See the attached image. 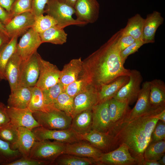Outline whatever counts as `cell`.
I'll use <instances>...</instances> for the list:
<instances>
[{
  "label": "cell",
  "mask_w": 165,
  "mask_h": 165,
  "mask_svg": "<svg viewBox=\"0 0 165 165\" xmlns=\"http://www.w3.org/2000/svg\"><path fill=\"white\" fill-rule=\"evenodd\" d=\"M80 136L82 140L88 142L103 153L110 152L119 146L112 135L95 130H91L89 132Z\"/></svg>",
  "instance_id": "obj_13"
},
{
  "label": "cell",
  "mask_w": 165,
  "mask_h": 165,
  "mask_svg": "<svg viewBox=\"0 0 165 165\" xmlns=\"http://www.w3.org/2000/svg\"><path fill=\"white\" fill-rule=\"evenodd\" d=\"M15 0H0V6L10 13L12 6Z\"/></svg>",
  "instance_id": "obj_49"
},
{
  "label": "cell",
  "mask_w": 165,
  "mask_h": 165,
  "mask_svg": "<svg viewBox=\"0 0 165 165\" xmlns=\"http://www.w3.org/2000/svg\"><path fill=\"white\" fill-rule=\"evenodd\" d=\"M163 21L164 18L157 11L147 15L145 19L142 33V40L144 44L155 42L156 32Z\"/></svg>",
  "instance_id": "obj_22"
},
{
  "label": "cell",
  "mask_w": 165,
  "mask_h": 165,
  "mask_svg": "<svg viewBox=\"0 0 165 165\" xmlns=\"http://www.w3.org/2000/svg\"><path fill=\"white\" fill-rule=\"evenodd\" d=\"M50 0H32L31 13L35 17L43 15L45 8Z\"/></svg>",
  "instance_id": "obj_44"
},
{
  "label": "cell",
  "mask_w": 165,
  "mask_h": 165,
  "mask_svg": "<svg viewBox=\"0 0 165 165\" xmlns=\"http://www.w3.org/2000/svg\"><path fill=\"white\" fill-rule=\"evenodd\" d=\"M33 116L40 126L50 130L70 128L72 120V117L55 108L46 112H34Z\"/></svg>",
  "instance_id": "obj_5"
},
{
  "label": "cell",
  "mask_w": 165,
  "mask_h": 165,
  "mask_svg": "<svg viewBox=\"0 0 165 165\" xmlns=\"http://www.w3.org/2000/svg\"><path fill=\"white\" fill-rule=\"evenodd\" d=\"M69 5L74 7L77 0H59Z\"/></svg>",
  "instance_id": "obj_53"
},
{
  "label": "cell",
  "mask_w": 165,
  "mask_h": 165,
  "mask_svg": "<svg viewBox=\"0 0 165 165\" xmlns=\"http://www.w3.org/2000/svg\"><path fill=\"white\" fill-rule=\"evenodd\" d=\"M140 165H160V164L157 161L144 160L142 162Z\"/></svg>",
  "instance_id": "obj_51"
},
{
  "label": "cell",
  "mask_w": 165,
  "mask_h": 165,
  "mask_svg": "<svg viewBox=\"0 0 165 165\" xmlns=\"http://www.w3.org/2000/svg\"><path fill=\"white\" fill-rule=\"evenodd\" d=\"M53 165H97V163L95 160L92 158L63 154L55 160Z\"/></svg>",
  "instance_id": "obj_32"
},
{
  "label": "cell",
  "mask_w": 165,
  "mask_h": 165,
  "mask_svg": "<svg viewBox=\"0 0 165 165\" xmlns=\"http://www.w3.org/2000/svg\"><path fill=\"white\" fill-rule=\"evenodd\" d=\"M13 18L10 13L0 6V21L5 26Z\"/></svg>",
  "instance_id": "obj_48"
},
{
  "label": "cell",
  "mask_w": 165,
  "mask_h": 165,
  "mask_svg": "<svg viewBox=\"0 0 165 165\" xmlns=\"http://www.w3.org/2000/svg\"><path fill=\"white\" fill-rule=\"evenodd\" d=\"M42 91L45 104L48 106L53 107L54 103L60 94L64 92V90L62 86L58 82Z\"/></svg>",
  "instance_id": "obj_39"
},
{
  "label": "cell",
  "mask_w": 165,
  "mask_h": 165,
  "mask_svg": "<svg viewBox=\"0 0 165 165\" xmlns=\"http://www.w3.org/2000/svg\"><path fill=\"white\" fill-rule=\"evenodd\" d=\"M28 108L33 112L37 111L46 112L54 108L45 104L42 90L35 86L32 88L31 98Z\"/></svg>",
  "instance_id": "obj_33"
},
{
  "label": "cell",
  "mask_w": 165,
  "mask_h": 165,
  "mask_svg": "<svg viewBox=\"0 0 165 165\" xmlns=\"http://www.w3.org/2000/svg\"><path fill=\"white\" fill-rule=\"evenodd\" d=\"M74 8L79 21L92 24L98 19L100 5L97 0H77Z\"/></svg>",
  "instance_id": "obj_14"
},
{
  "label": "cell",
  "mask_w": 165,
  "mask_h": 165,
  "mask_svg": "<svg viewBox=\"0 0 165 165\" xmlns=\"http://www.w3.org/2000/svg\"><path fill=\"white\" fill-rule=\"evenodd\" d=\"M89 86L83 79L79 78L76 80L68 85L65 88L64 92L70 96L74 98Z\"/></svg>",
  "instance_id": "obj_40"
},
{
  "label": "cell",
  "mask_w": 165,
  "mask_h": 165,
  "mask_svg": "<svg viewBox=\"0 0 165 165\" xmlns=\"http://www.w3.org/2000/svg\"><path fill=\"white\" fill-rule=\"evenodd\" d=\"M10 39L8 35L0 31V50L9 41Z\"/></svg>",
  "instance_id": "obj_50"
},
{
  "label": "cell",
  "mask_w": 165,
  "mask_h": 165,
  "mask_svg": "<svg viewBox=\"0 0 165 165\" xmlns=\"http://www.w3.org/2000/svg\"><path fill=\"white\" fill-rule=\"evenodd\" d=\"M149 81H145L142 85L135 105L130 109L123 123L132 120L152 110L149 105Z\"/></svg>",
  "instance_id": "obj_19"
},
{
  "label": "cell",
  "mask_w": 165,
  "mask_h": 165,
  "mask_svg": "<svg viewBox=\"0 0 165 165\" xmlns=\"http://www.w3.org/2000/svg\"><path fill=\"white\" fill-rule=\"evenodd\" d=\"M144 21L140 14H136L128 19L126 26L122 29L123 34L130 35L136 40L142 39Z\"/></svg>",
  "instance_id": "obj_30"
},
{
  "label": "cell",
  "mask_w": 165,
  "mask_h": 165,
  "mask_svg": "<svg viewBox=\"0 0 165 165\" xmlns=\"http://www.w3.org/2000/svg\"><path fill=\"white\" fill-rule=\"evenodd\" d=\"M144 44L142 39L136 40L132 44L121 51L120 55L123 64H124L129 56L137 52Z\"/></svg>",
  "instance_id": "obj_42"
},
{
  "label": "cell",
  "mask_w": 165,
  "mask_h": 165,
  "mask_svg": "<svg viewBox=\"0 0 165 165\" xmlns=\"http://www.w3.org/2000/svg\"><path fill=\"white\" fill-rule=\"evenodd\" d=\"M45 13L57 22V25L64 29L72 25H83L86 24L72 17L75 13L74 7L59 0H50L46 6Z\"/></svg>",
  "instance_id": "obj_4"
},
{
  "label": "cell",
  "mask_w": 165,
  "mask_h": 165,
  "mask_svg": "<svg viewBox=\"0 0 165 165\" xmlns=\"http://www.w3.org/2000/svg\"><path fill=\"white\" fill-rule=\"evenodd\" d=\"M66 143L49 140L36 141L30 151L29 158L53 165L55 160L64 154Z\"/></svg>",
  "instance_id": "obj_3"
},
{
  "label": "cell",
  "mask_w": 165,
  "mask_h": 165,
  "mask_svg": "<svg viewBox=\"0 0 165 165\" xmlns=\"http://www.w3.org/2000/svg\"><path fill=\"white\" fill-rule=\"evenodd\" d=\"M32 87L19 86L9 96L7 107L17 108H28L31 97Z\"/></svg>",
  "instance_id": "obj_26"
},
{
  "label": "cell",
  "mask_w": 165,
  "mask_h": 165,
  "mask_svg": "<svg viewBox=\"0 0 165 165\" xmlns=\"http://www.w3.org/2000/svg\"><path fill=\"white\" fill-rule=\"evenodd\" d=\"M97 165H135L139 164L138 161L133 157L128 148L122 144L116 149L102 153L97 161Z\"/></svg>",
  "instance_id": "obj_6"
},
{
  "label": "cell",
  "mask_w": 165,
  "mask_h": 165,
  "mask_svg": "<svg viewBox=\"0 0 165 165\" xmlns=\"http://www.w3.org/2000/svg\"><path fill=\"white\" fill-rule=\"evenodd\" d=\"M7 112L10 122L17 128L23 127L32 130L40 126L28 108L20 109L7 106Z\"/></svg>",
  "instance_id": "obj_17"
},
{
  "label": "cell",
  "mask_w": 165,
  "mask_h": 165,
  "mask_svg": "<svg viewBox=\"0 0 165 165\" xmlns=\"http://www.w3.org/2000/svg\"><path fill=\"white\" fill-rule=\"evenodd\" d=\"M160 165H165V155L164 154L159 160L157 161Z\"/></svg>",
  "instance_id": "obj_55"
},
{
  "label": "cell",
  "mask_w": 165,
  "mask_h": 165,
  "mask_svg": "<svg viewBox=\"0 0 165 165\" xmlns=\"http://www.w3.org/2000/svg\"><path fill=\"white\" fill-rule=\"evenodd\" d=\"M57 24V22L52 16L48 14L45 16L42 15L35 17L32 28L39 34Z\"/></svg>",
  "instance_id": "obj_38"
},
{
  "label": "cell",
  "mask_w": 165,
  "mask_h": 165,
  "mask_svg": "<svg viewBox=\"0 0 165 165\" xmlns=\"http://www.w3.org/2000/svg\"><path fill=\"white\" fill-rule=\"evenodd\" d=\"M35 16L30 12H24L14 16L5 26L9 36L18 37L23 35L32 28L35 21Z\"/></svg>",
  "instance_id": "obj_15"
},
{
  "label": "cell",
  "mask_w": 165,
  "mask_h": 165,
  "mask_svg": "<svg viewBox=\"0 0 165 165\" xmlns=\"http://www.w3.org/2000/svg\"><path fill=\"white\" fill-rule=\"evenodd\" d=\"M165 139V123L159 120L156 123L152 133V142Z\"/></svg>",
  "instance_id": "obj_43"
},
{
  "label": "cell",
  "mask_w": 165,
  "mask_h": 165,
  "mask_svg": "<svg viewBox=\"0 0 165 165\" xmlns=\"http://www.w3.org/2000/svg\"><path fill=\"white\" fill-rule=\"evenodd\" d=\"M122 33L121 29L82 61L79 78L83 79L89 86L98 90L102 85L108 84L119 77L130 75V70L124 66L118 46Z\"/></svg>",
  "instance_id": "obj_1"
},
{
  "label": "cell",
  "mask_w": 165,
  "mask_h": 165,
  "mask_svg": "<svg viewBox=\"0 0 165 165\" xmlns=\"http://www.w3.org/2000/svg\"><path fill=\"white\" fill-rule=\"evenodd\" d=\"M149 101L151 110L165 107V84L160 79L149 81Z\"/></svg>",
  "instance_id": "obj_24"
},
{
  "label": "cell",
  "mask_w": 165,
  "mask_h": 165,
  "mask_svg": "<svg viewBox=\"0 0 165 165\" xmlns=\"http://www.w3.org/2000/svg\"><path fill=\"white\" fill-rule=\"evenodd\" d=\"M22 156L18 150L12 149L9 143L0 139V164L7 165Z\"/></svg>",
  "instance_id": "obj_35"
},
{
  "label": "cell",
  "mask_w": 165,
  "mask_h": 165,
  "mask_svg": "<svg viewBox=\"0 0 165 165\" xmlns=\"http://www.w3.org/2000/svg\"><path fill=\"white\" fill-rule=\"evenodd\" d=\"M129 80V76H122L108 84L101 86L98 90V103L113 98Z\"/></svg>",
  "instance_id": "obj_27"
},
{
  "label": "cell",
  "mask_w": 165,
  "mask_h": 165,
  "mask_svg": "<svg viewBox=\"0 0 165 165\" xmlns=\"http://www.w3.org/2000/svg\"><path fill=\"white\" fill-rule=\"evenodd\" d=\"M135 40L131 35L123 34L122 33L118 42V46L120 52L132 44Z\"/></svg>",
  "instance_id": "obj_46"
},
{
  "label": "cell",
  "mask_w": 165,
  "mask_h": 165,
  "mask_svg": "<svg viewBox=\"0 0 165 165\" xmlns=\"http://www.w3.org/2000/svg\"><path fill=\"white\" fill-rule=\"evenodd\" d=\"M165 140L151 142L144 153V160L157 161L164 154Z\"/></svg>",
  "instance_id": "obj_34"
},
{
  "label": "cell",
  "mask_w": 165,
  "mask_h": 165,
  "mask_svg": "<svg viewBox=\"0 0 165 165\" xmlns=\"http://www.w3.org/2000/svg\"><path fill=\"white\" fill-rule=\"evenodd\" d=\"M38 55L36 52L27 60L22 61L18 87H33L35 86L39 74Z\"/></svg>",
  "instance_id": "obj_9"
},
{
  "label": "cell",
  "mask_w": 165,
  "mask_h": 165,
  "mask_svg": "<svg viewBox=\"0 0 165 165\" xmlns=\"http://www.w3.org/2000/svg\"><path fill=\"white\" fill-rule=\"evenodd\" d=\"M92 110L82 112L72 118L70 128L80 136L89 132L92 130Z\"/></svg>",
  "instance_id": "obj_28"
},
{
  "label": "cell",
  "mask_w": 165,
  "mask_h": 165,
  "mask_svg": "<svg viewBox=\"0 0 165 165\" xmlns=\"http://www.w3.org/2000/svg\"><path fill=\"white\" fill-rule=\"evenodd\" d=\"M109 101L99 103L92 108V130L112 135Z\"/></svg>",
  "instance_id": "obj_12"
},
{
  "label": "cell",
  "mask_w": 165,
  "mask_h": 165,
  "mask_svg": "<svg viewBox=\"0 0 165 165\" xmlns=\"http://www.w3.org/2000/svg\"><path fill=\"white\" fill-rule=\"evenodd\" d=\"M32 0H15L10 11L13 18L19 14L30 12H31Z\"/></svg>",
  "instance_id": "obj_41"
},
{
  "label": "cell",
  "mask_w": 165,
  "mask_h": 165,
  "mask_svg": "<svg viewBox=\"0 0 165 165\" xmlns=\"http://www.w3.org/2000/svg\"><path fill=\"white\" fill-rule=\"evenodd\" d=\"M1 80V79H0V80Z\"/></svg>",
  "instance_id": "obj_56"
},
{
  "label": "cell",
  "mask_w": 165,
  "mask_h": 165,
  "mask_svg": "<svg viewBox=\"0 0 165 165\" xmlns=\"http://www.w3.org/2000/svg\"><path fill=\"white\" fill-rule=\"evenodd\" d=\"M39 74L36 86L42 90L59 82L60 71L57 66L43 59L38 55Z\"/></svg>",
  "instance_id": "obj_10"
},
{
  "label": "cell",
  "mask_w": 165,
  "mask_h": 165,
  "mask_svg": "<svg viewBox=\"0 0 165 165\" xmlns=\"http://www.w3.org/2000/svg\"><path fill=\"white\" fill-rule=\"evenodd\" d=\"M42 43L39 34L31 28L22 35L17 43L16 52L22 61H25L37 52Z\"/></svg>",
  "instance_id": "obj_11"
},
{
  "label": "cell",
  "mask_w": 165,
  "mask_h": 165,
  "mask_svg": "<svg viewBox=\"0 0 165 165\" xmlns=\"http://www.w3.org/2000/svg\"><path fill=\"white\" fill-rule=\"evenodd\" d=\"M127 102L114 98L109 101V110L112 126V135L123 122L130 109Z\"/></svg>",
  "instance_id": "obj_18"
},
{
  "label": "cell",
  "mask_w": 165,
  "mask_h": 165,
  "mask_svg": "<svg viewBox=\"0 0 165 165\" xmlns=\"http://www.w3.org/2000/svg\"><path fill=\"white\" fill-rule=\"evenodd\" d=\"M32 131L36 141L51 139L66 143H72L82 140L80 136L71 128L63 130H50L39 126Z\"/></svg>",
  "instance_id": "obj_7"
},
{
  "label": "cell",
  "mask_w": 165,
  "mask_h": 165,
  "mask_svg": "<svg viewBox=\"0 0 165 165\" xmlns=\"http://www.w3.org/2000/svg\"><path fill=\"white\" fill-rule=\"evenodd\" d=\"M0 31L4 32V33L8 35L6 30L5 25L3 24L0 21Z\"/></svg>",
  "instance_id": "obj_54"
},
{
  "label": "cell",
  "mask_w": 165,
  "mask_h": 165,
  "mask_svg": "<svg viewBox=\"0 0 165 165\" xmlns=\"http://www.w3.org/2000/svg\"><path fill=\"white\" fill-rule=\"evenodd\" d=\"M22 60L16 52L7 63L5 69L6 80L9 82L11 92L18 87L20 66Z\"/></svg>",
  "instance_id": "obj_25"
},
{
  "label": "cell",
  "mask_w": 165,
  "mask_h": 165,
  "mask_svg": "<svg viewBox=\"0 0 165 165\" xmlns=\"http://www.w3.org/2000/svg\"><path fill=\"white\" fill-rule=\"evenodd\" d=\"M18 137L16 143L10 147L12 149L18 150L22 157L29 158L31 150L36 139L32 130L23 127L18 128Z\"/></svg>",
  "instance_id": "obj_21"
},
{
  "label": "cell",
  "mask_w": 165,
  "mask_h": 165,
  "mask_svg": "<svg viewBox=\"0 0 165 165\" xmlns=\"http://www.w3.org/2000/svg\"><path fill=\"white\" fill-rule=\"evenodd\" d=\"M39 35L42 43L48 42L56 45H62L66 43L68 35L64 29L57 25L39 33Z\"/></svg>",
  "instance_id": "obj_29"
},
{
  "label": "cell",
  "mask_w": 165,
  "mask_h": 165,
  "mask_svg": "<svg viewBox=\"0 0 165 165\" xmlns=\"http://www.w3.org/2000/svg\"><path fill=\"white\" fill-rule=\"evenodd\" d=\"M74 98L63 92L57 97L53 106L72 118L74 110Z\"/></svg>",
  "instance_id": "obj_36"
},
{
  "label": "cell",
  "mask_w": 165,
  "mask_h": 165,
  "mask_svg": "<svg viewBox=\"0 0 165 165\" xmlns=\"http://www.w3.org/2000/svg\"><path fill=\"white\" fill-rule=\"evenodd\" d=\"M129 76V81L113 98L126 102L130 105L133 104L138 98L143 79L140 72L135 69L130 70Z\"/></svg>",
  "instance_id": "obj_8"
},
{
  "label": "cell",
  "mask_w": 165,
  "mask_h": 165,
  "mask_svg": "<svg viewBox=\"0 0 165 165\" xmlns=\"http://www.w3.org/2000/svg\"><path fill=\"white\" fill-rule=\"evenodd\" d=\"M81 57L74 59L65 64L60 71L59 83L62 86L64 91L66 87L79 78L82 68Z\"/></svg>",
  "instance_id": "obj_23"
},
{
  "label": "cell",
  "mask_w": 165,
  "mask_h": 165,
  "mask_svg": "<svg viewBox=\"0 0 165 165\" xmlns=\"http://www.w3.org/2000/svg\"><path fill=\"white\" fill-rule=\"evenodd\" d=\"M98 102V90L94 87L89 86L74 97L72 118L82 112L92 110Z\"/></svg>",
  "instance_id": "obj_16"
},
{
  "label": "cell",
  "mask_w": 165,
  "mask_h": 165,
  "mask_svg": "<svg viewBox=\"0 0 165 165\" xmlns=\"http://www.w3.org/2000/svg\"><path fill=\"white\" fill-rule=\"evenodd\" d=\"M157 117L159 120L165 123V109L158 114Z\"/></svg>",
  "instance_id": "obj_52"
},
{
  "label": "cell",
  "mask_w": 165,
  "mask_h": 165,
  "mask_svg": "<svg viewBox=\"0 0 165 165\" xmlns=\"http://www.w3.org/2000/svg\"><path fill=\"white\" fill-rule=\"evenodd\" d=\"M10 122L7 112V106L0 102V128Z\"/></svg>",
  "instance_id": "obj_47"
},
{
  "label": "cell",
  "mask_w": 165,
  "mask_h": 165,
  "mask_svg": "<svg viewBox=\"0 0 165 165\" xmlns=\"http://www.w3.org/2000/svg\"><path fill=\"white\" fill-rule=\"evenodd\" d=\"M18 128L10 122L0 128V139L9 143L11 147L16 142Z\"/></svg>",
  "instance_id": "obj_37"
},
{
  "label": "cell",
  "mask_w": 165,
  "mask_h": 165,
  "mask_svg": "<svg viewBox=\"0 0 165 165\" xmlns=\"http://www.w3.org/2000/svg\"><path fill=\"white\" fill-rule=\"evenodd\" d=\"M18 37L14 36L0 50V79L6 80L5 69L6 64L16 52Z\"/></svg>",
  "instance_id": "obj_31"
},
{
  "label": "cell",
  "mask_w": 165,
  "mask_h": 165,
  "mask_svg": "<svg viewBox=\"0 0 165 165\" xmlns=\"http://www.w3.org/2000/svg\"><path fill=\"white\" fill-rule=\"evenodd\" d=\"M102 153L88 142L81 140L73 143H66L64 154L92 158L97 162Z\"/></svg>",
  "instance_id": "obj_20"
},
{
  "label": "cell",
  "mask_w": 165,
  "mask_h": 165,
  "mask_svg": "<svg viewBox=\"0 0 165 165\" xmlns=\"http://www.w3.org/2000/svg\"><path fill=\"white\" fill-rule=\"evenodd\" d=\"M46 165L44 162L29 158L21 157L13 161L7 165Z\"/></svg>",
  "instance_id": "obj_45"
},
{
  "label": "cell",
  "mask_w": 165,
  "mask_h": 165,
  "mask_svg": "<svg viewBox=\"0 0 165 165\" xmlns=\"http://www.w3.org/2000/svg\"><path fill=\"white\" fill-rule=\"evenodd\" d=\"M165 109L164 107L150 110L124 122L113 134L119 146L122 144L126 145L132 156L138 161V165L144 160V151L151 141L152 131L159 120L157 115Z\"/></svg>",
  "instance_id": "obj_2"
}]
</instances>
